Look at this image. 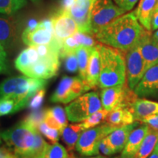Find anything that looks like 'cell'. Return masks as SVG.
<instances>
[{
	"instance_id": "cell-1",
	"label": "cell",
	"mask_w": 158,
	"mask_h": 158,
	"mask_svg": "<svg viewBox=\"0 0 158 158\" xmlns=\"http://www.w3.org/2000/svg\"><path fill=\"white\" fill-rule=\"evenodd\" d=\"M145 29L139 23L134 12L124 14L94 35L98 43L127 52L139 42Z\"/></svg>"
},
{
	"instance_id": "cell-2",
	"label": "cell",
	"mask_w": 158,
	"mask_h": 158,
	"mask_svg": "<svg viewBox=\"0 0 158 158\" xmlns=\"http://www.w3.org/2000/svg\"><path fill=\"white\" fill-rule=\"evenodd\" d=\"M0 138L21 158H37L48 144L38 130L23 120L0 133Z\"/></svg>"
},
{
	"instance_id": "cell-3",
	"label": "cell",
	"mask_w": 158,
	"mask_h": 158,
	"mask_svg": "<svg viewBox=\"0 0 158 158\" xmlns=\"http://www.w3.org/2000/svg\"><path fill=\"white\" fill-rule=\"evenodd\" d=\"M97 48L100 59L99 87L105 89L125 84L126 64L122 51L100 43Z\"/></svg>"
},
{
	"instance_id": "cell-4",
	"label": "cell",
	"mask_w": 158,
	"mask_h": 158,
	"mask_svg": "<svg viewBox=\"0 0 158 158\" xmlns=\"http://www.w3.org/2000/svg\"><path fill=\"white\" fill-rule=\"evenodd\" d=\"M45 79L27 76L10 77L0 84V98H11L16 102L18 110L27 107L31 98L45 89L47 85Z\"/></svg>"
},
{
	"instance_id": "cell-5",
	"label": "cell",
	"mask_w": 158,
	"mask_h": 158,
	"mask_svg": "<svg viewBox=\"0 0 158 158\" xmlns=\"http://www.w3.org/2000/svg\"><path fill=\"white\" fill-rule=\"evenodd\" d=\"M126 11L114 5L112 0H94L90 13V26L94 35Z\"/></svg>"
},
{
	"instance_id": "cell-6",
	"label": "cell",
	"mask_w": 158,
	"mask_h": 158,
	"mask_svg": "<svg viewBox=\"0 0 158 158\" xmlns=\"http://www.w3.org/2000/svg\"><path fill=\"white\" fill-rule=\"evenodd\" d=\"M102 109L103 108L99 94L91 92L83 94L71 102L65 108V111L70 122H80Z\"/></svg>"
},
{
	"instance_id": "cell-7",
	"label": "cell",
	"mask_w": 158,
	"mask_h": 158,
	"mask_svg": "<svg viewBox=\"0 0 158 158\" xmlns=\"http://www.w3.org/2000/svg\"><path fill=\"white\" fill-rule=\"evenodd\" d=\"M116 129V127L105 123L98 127L84 130L76 143V151L83 156L99 155L100 142Z\"/></svg>"
},
{
	"instance_id": "cell-8",
	"label": "cell",
	"mask_w": 158,
	"mask_h": 158,
	"mask_svg": "<svg viewBox=\"0 0 158 158\" xmlns=\"http://www.w3.org/2000/svg\"><path fill=\"white\" fill-rule=\"evenodd\" d=\"M55 37L52 19L37 21L32 19L22 33V40L29 46L48 45Z\"/></svg>"
},
{
	"instance_id": "cell-9",
	"label": "cell",
	"mask_w": 158,
	"mask_h": 158,
	"mask_svg": "<svg viewBox=\"0 0 158 158\" xmlns=\"http://www.w3.org/2000/svg\"><path fill=\"white\" fill-rule=\"evenodd\" d=\"M90 89L88 84L80 77L64 76L51 97V101L67 104Z\"/></svg>"
},
{
	"instance_id": "cell-10",
	"label": "cell",
	"mask_w": 158,
	"mask_h": 158,
	"mask_svg": "<svg viewBox=\"0 0 158 158\" xmlns=\"http://www.w3.org/2000/svg\"><path fill=\"white\" fill-rule=\"evenodd\" d=\"M138 97L124 84L119 86L102 89L100 99L102 108L105 110L111 111L118 107H130Z\"/></svg>"
},
{
	"instance_id": "cell-11",
	"label": "cell",
	"mask_w": 158,
	"mask_h": 158,
	"mask_svg": "<svg viewBox=\"0 0 158 158\" xmlns=\"http://www.w3.org/2000/svg\"><path fill=\"white\" fill-rule=\"evenodd\" d=\"M59 51H53L39 59L23 73L26 76L35 78L49 79L56 76L60 67Z\"/></svg>"
},
{
	"instance_id": "cell-12",
	"label": "cell",
	"mask_w": 158,
	"mask_h": 158,
	"mask_svg": "<svg viewBox=\"0 0 158 158\" xmlns=\"http://www.w3.org/2000/svg\"><path fill=\"white\" fill-rule=\"evenodd\" d=\"M124 59L127 84L130 89L134 90L147 71L145 62L137 45L126 52Z\"/></svg>"
},
{
	"instance_id": "cell-13",
	"label": "cell",
	"mask_w": 158,
	"mask_h": 158,
	"mask_svg": "<svg viewBox=\"0 0 158 158\" xmlns=\"http://www.w3.org/2000/svg\"><path fill=\"white\" fill-rule=\"evenodd\" d=\"M54 25L55 38L62 43V41L79 31L78 25L68 12L59 10L51 18Z\"/></svg>"
},
{
	"instance_id": "cell-14",
	"label": "cell",
	"mask_w": 158,
	"mask_h": 158,
	"mask_svg": "<svg viewBox=\"0 0 158 158\" xmlns=\"http://www.w3.org/2000/svg\"><path fill=\"white\" fill-rule=\"evenodd\" d=\"M133 92L140 98H158V64L146 71Z\"/></svg>"
},
{
	"instance_id": "cell-15",
	"label": "cell",
	"mask_w": 158,
	"mask_h": 158,
	"mask_svg": "<svg viewBox=\"0 0 158 158\" xmlns=\"http://www.w3.org/2000/svg\"><path fill=\"white\" fill-rule=\"evenodd\" d=\"M93 2L94 0L76 1L68 11L76 22L81 32L92 35L90 26V13Z\"/></svg>"
},
{
	"instance_id": "cell-16",
	"label": "cell",
	"mask_w": 158,
	"mask_h": 158,
	"mask_svg": "<svg viewBox=\"0 0 158 158\" xmlns=\"http://www.w3.org/2000/svg\"><path fill=\"white\" fill-rule=\"evenodd\" d=\"M137 45L145 62L147 70L158 64V43L154 40L151 31L145 29Z\"/></svg>"
},
{
	"instance_id": "cell-17",
	"label": "cell",
	"mask_w": 158,
	"mask_h": 158,
	"mask_svg": "<svg viewBox=\"0 0 158 158\" xmlns=\"http://www.w3.org/2000/svg\"><path fill=\"white\" fill-rule=\"evenodd\" d=\"M18 38L15 20L9 15H0V43L5 49L13 46Z\"/></svg>"
},
{
	"instance_id": "cell-18",
	"label": "cell",
	"mask_w": 158,
	"mask_h": 158,
	"mask_svg": "<svg viewBox=\"0 0 158 158\" xmlns=\"http://www.w3.org/2000/svg\"><path fill=\"white\" fill-rule=\"evenodd\" d=\"M149 129L147 124H142L131 132L127 143L122 150V158H133L135 155Z\"/></svg>"
},
{
	"instance_id": "cell-19",
	"label": "cell",
	"mask_w": 158,
	"mask_h": 158,
	"mask_svg": "<svg viewBox=\"0 0 158 158\" xmlns=\"http://www.w3.org/2000/svg\"><path fill=\"white\" fill-rule=\"evenodd\" d=\"M138 125L139 122H135L133 124L116 128L111 133L106 136V141L115 153L122 152L127 143L130 134Z\"/></svg>"
},
{
	"instance_id": "cell-20",
	"label": "cell",
	"mask_w": 158,
	"mask_h": 158,
	"mask_svg": "<svg viewBox=\"0 0 158 158\" xmlns=\"http://www.w3.org/2000/svg\"><path fill=\"white\" fill-rule=\"evenodd\" d=\"M135 122H141L149 116L158 114V102L138 98L130 106Z\"/></svg>"
},
{
	"instance_id": "cell-21",
	"label": "cell",
	"mask_w": 158,
	"mask_h": 158,
	"mask_svg": "<svg viewBox=\"0 0 158 158\" xmlns=\"http://www.w3.org/2000/svg\"><path fill=\"white\" fill-rule=\"evenodd\" d=\"M67 116L64 108L60 106H56L46 109L43 122L48 127L59 130V133L62 134L64 128L68 126Z\"/></svg>"
},
{
	"instance_id": "cell-22",
	"label": "cell",
	"mask_w": 158,
	"mask_h": 158,
	"mask_svg": "<svg viewBox=\"0 0 158 158\" xmlns=\"http://www.w3.org/2000/svg\"><path fill=\"white\" fill-rule=\"evenodd\" d=\"M135 122L130 107H118L109 112L105 123L118 128Z\"/></svg>"
},
{
	"instance_id": "cell-23",
	"label": "cell",
	"mask_w": 158,
	"mask_h": 158,
	"mask_svg": "<svg viewBox=\"0 0 158 158\" xmlns=\"http://www.w3.org/2000/svg\"><path fill=\"white\" fill-rule=\"evenodd\" d=\"M156 7L157 0H140L137 9L134 11L138 21L147 31H152L151 20Z\"/></svg>"
},
{
	"instance_id": "cell-24",
	"label": "cell",
	"mask_w": 158,
	"mask_h": 158,
	"mask_svg": "<svg viewBox=\"0 0 158 158\" xmlns=\"http://www.w3.org/2000/svg\"><path fill=\"white\" fill-rule=\"evenodd\" d=\"M100 73V59L98 48L94 47L91 54L86 72V83L89 88L94 89L98 86L99 78Z\"/></svg>"
},
{
	"instance_id": "cell-25",
	"label": "cell",
	"mask_w": 158,
	"mask_h": 158,
	"mask_svg": "<svg viewBox=\"0 0 158 158\" xmlns=\"http://www.w3.org/2000/svg\"><path fill=\"white\" fill-rule=\"evenodd\" d=\"M38 54L35 46H29V48L21 51L15 60V67L18 70L23 74L31 65H33L39 59Z\"/></svg>"
},
{
	"instance_id": "cell-26",
	"label": "cell",
	"mask_w": 158,
	"mask_h": 158,
	"mask_svg": "<svg viewBox=\"0 0 158 158\" xmlns=\"http://www.w3.org/2000/svg\"><path fill=\"white\" fill-rule=\"evenodd\" d=\"M84 130L81 123L69 124L64 128L61 135L68 152H71L75 149L77 142Z\"/></svg>"
},
{
	"instance_id": "cell-27",
	"label": "cell",
	"mask_w": 158,
	"mask_h": 158,
	"mask_svg": "<svg viewBox=\"0 0 158 158\" xmlns=\"http://www.w3.org/2000/svg\"><path fill=\"white\" fill-rule=\"evenodd\" d=\"M158 141V131L149 129L147 135L144 138L141 147L138 150L134 158H148L155 149Z\"/></svg>"
},
{
	"instance_id": "cell-28",
	"label": "cell",
	"mask_w": 158,
	"mask_h": 158,
	"mask_svg": "<svg viewBox=\"0 0 158 158\" xmlns=\"http://www.w3.org/2000/svg\"><path fill=\"white\" fill-rule=\"evenodd\" d=\"M93 49L94 48H86V47H79L76 50L78 62L79 77L85 82H86L89 61L90 56L92 54Z\"/></svg>"
},
{
	"instance_id": "cell-29",
	"label": "cell",
	"mask_w": 158,
	"mask_h": 158,
	"mask_svg": "<svg viewBox=\"0 0 158 158\" xmlns=\"http://www.w3.org/2000/svg\"><path fill=\"white\" fill-rule=\"evenodd\" d=\"M37 158H69L65 148L58 143L48 144L43 152Z\"/></svg>"
},
{
	"instance_id": "cell-30",
	"label": "cell",
	"mask_w": 158,
	"mask_h": 158,
	"mask_svg": "<svg viewBox=\"0 0 158 158\" xmlns=\"http://www.w3.org/2000/svg\"><path fill=\"white\" fill-rule=\"evenodd\" d=\"M27 4L26 0H0V13L13 15Z\"/></svg>"
},
{
	"instance_id": "cell-31",
	"label": "cell",
	"mask_w": 158,
	"mask_h": 158,
	"mask_svg": "<svg viewBox=\"0 0 158 158\" xmlns=\"http://www.w3.org/2000/svg\"><path fill=\"white\" fill-rule=\"evenodd\" d=\"M109 112L110 111L105 110L103 108V109L98 110V111L95 112L94 114H92L86 119L82 122L81 124L84 130L95 127L96 126L102 124V122L105 123L106 118L107 117L108 114H109Z\"/></svg>"
},
{
	"instance_id": "cell-32",
	"label": "cell",
	"mask_w": 158,
	"mask_h": 158,
	"mask_svg": "<svg viewBox=\"0 0 158 158\" xmlns=\"http://www.w3.org/2000/svg\"><path fill=\"white\" fill-rule=\"evenodd\" d=\"M46 109H38L36 110H31L23 119L26 123H27L32 127L38 130L39 125L43 122Z\"/></svg>"
},
{
	"instance_id": "cell-33",
	"label": "cell",
	"mask_w": 158,
	"mask_h": 158,
	"mask_svg": "<svg viewBox=\"0 0 158 158\" xmlns=\"http://www.w3.org/2000/svg\"><path fill=\"white\" fill-rule=\"evenodd\" d=\"M73 37L76 40L77 42L79 43L81 47H86V48H94L98 44L94 35L78 31L76 34L73 35Z\"/></svg>"
},
{
	"instance_id": "cell-34",
	"label": "cell",
	"mask_w": 158,
	"mask_h": 158,
	"mask_svg": "<svg viewBox=\"0 0 158 158\" xmlns=\"http://www.w3.org/2000/svg\"><path fill=\"white\" fill-rule=\"evenodd\" d=\"M38 131L40 132V133L44 135L52 144L58 143L61 133H59V130L48 127L44 122H43L39 125Z\"/></svg>"
},
{
	"instance_id": "cell-35",
	"label": "cell",
	"mask_w": 158,
	"mask_h": 158,
	"mask_svg": "<svg viewBox=\"0 0 158 158\" xmlns=\"http://www.w3.org/2000/svg\"><path fill=\"white\" fill-rule=\"evenodd\" d=\"M19 111L16 102L11 98H0V116Z\"/></svg>"
},
{
	"instance_id": "cell-36",
	"label": "cell",
	"mask_w": 158,
	"mask_h": 158,
	"mask_svg": "<svg viewBox=\"0 0 158 158\" xmlns=\"http://www.w3.org/2000/svg\"><path fill=\"white\" fill-rule=\"evenodd\" d=\"M61 59L64 60V68L68 72L73 73L78 70V58L76 51L67 53Z\"/></svg>"
},
{
	"instance_id": "cell-37",
	"label": "cell",
	"mask_w": 158,
	"mask_h": 158,
	"mask_svg": "<svg viewBox=\"0 0 158 158\" xmlns=\"http://www.w3.org/2000/svg\"><path fill=\"white\" fill-rule=\"evenodd\" d=\"M45 94V88L40 90L39 92H37V93L31 98V100H29L27 107L31 110H36L40 109V107L42 106V105L43 103V100H44Z\"/></svg>"
},
{
	"instance_id": "cell-38",
	"label": "cell",
	"mask_w": 158,
	"mask_h": 158,
	"mask_svg": "<svg viewBox=\"0 0 158 158\" xmlns=\"http://www.w3.org/2000/svg\"><path fill=\"white\" fill-rule=\"evenodd\" d=\"M8 72L7 54L5 48L0 43V73H5Z\"/></svg>"
},
{
	"instance_id": "cell-39",
	"label": "cell",
	"mask_w": 158,
	"mask_h": 158,
	"mask_svg": "<svg viewBox=\"0 0 158 158\" xmlns=\"http://www.w3.org/2000/svg\"><path fill=\"white\" fill-rule=\"evenodd\" d=\"M99 152L102 154V155L104 156H110L116 154L115 152L110 147V146L106 141V138L102 140L100 145H99Z\"/></svg>"
},
{
	"instance_id": "cell-40",
	"label": "cell",
	"mask_w": 158,
	"mask_h": 158,
	"mask_svg": "<svg viewBox=\"0 0 158 158\" xmlns=\"http://www.w3.org/2000/svg\"><path fill=\"white\" fill-rule=\"evenodd\" d=\"M118 7L124 11H130L133 8L138 0H114Z\"/></svg>"
},
{
	"instance_id": "cell-41",
	"label": "cell",
	"mask_w": 158,
	"mask_h": 158,
	"mask_svg": "<svg viewBox=\"0 0 158 158\" xmlns=\"http://www.w3.org/2000/svg\"><path fill=\"white\" fill-rule=\"evenodd\" d=\"M141 122L142 124H147L150 129L158 131V114L149 116L142 120Z\"/></svg>"
},
{
	"instance_id": "cell-42",
	"label": "cell",
	"mask_w": 158,
	"mask_h": 158,
	"mask_svg": "<svg viewBox=\"0 0 158 158\" xmlns=\"http://www.w3.org/2000/svg\"><path fill=\"white\" fill-rule=\"evenodd\" d=\"M0 158H21L8 147H0Z\"/></svg>"
},
{
	"instance_id": "cell-43",
	"label": "cell",
	"mask_w": 158,
	"mask_h": 158,
	"mask_svg": "<svg viewBox=\"0 0 158 158\" xmlns=\"http://www.w3.org/2000/svg\"><path fill=\"white\" fill-rule=\"evenodd\" d=\"M151 27L152 30L156 31L158 29V6L155 7L154 10L152 17L151 20Z\"/></svg>"
},
{
	"instance_id": "cell-44",
	"label": "cell",
	"mask_w": 158,
	"mask_h": 158,
	"mask_svg": "<svg viewBox=\"0 0 158 158\" xmlns=\"http://www.w3.org/2000/svg\"><path fill=\"white\" fill-rule=\"evenodd\" d=\"M75 2H76V0H62L60 10L68 12Z\"/></svg>"
},
{
	"instance_id": "cell-45",
	"label": "cell",
	"mask_w": 158,
	"mask_h": 158,
	"mask_svg": "<svg viewBox=\"0 0 158 158\" xmlns=\"http://www.w3.org/2000/svg\"><path fill=\"white\" fill-rule=\"evenodd\" d=\"M148 158H158V150L154 149L152 153L148 157Z\"/></svg>"
},
{
	"instance_id": "cell-46",
	"label": "cell",
	"mask_w": 158,
	"mask_h": 158,
	"mask_svg": "<svg viewBox=\"0 0 158 158\" xmlns=\"http://www.w3.org/2000/svg\"><path fill=\"white\" fill-rule=\"evenodd\" d=\"M152 37L154 40L156 41V42L158 43V29L155 31V33L152 35Z\"/></svg>"
},
{
	"instance_id": "cell-47",
	"label": "cell",
	"mask_w": 158,
	"mask_h": 158,
	"mask_svg": "<svg viewBox=\"0 0 158 158\" xmlns=\"http://www.w3.org/2000/svg\"><path fill=\"white\" fill-rule=\"evenodd\" d=\"M86 158H110V157H106V156H104V155H98V156H95V157H86ZM113 158H118V157H113Z\"/></svg>"
},
{
	"instance_id": "cell-48",
	"label": "cell",
	"mask_w": 158,
	"mask_h": 158,
	"mask_svg": "<svg viewBox=\"0 0 158 158\" xmlns=\"http://www.w3.org/2000/svg\"><path fill=\"white\" fill-rule=\"evenodd\" d=\"M155 149L158 150V141H157V144H156V147H155Z\"/></svg>"
},
{
	"instance_id": "cell-49",
	"label": "cell",
	"mask_w": 158,
	"mask_h": 158,
	"mask_svg": "<svg viewBox=\"0 0 158 158\" xmlns=\"http://www.w3.org/2000/svg\"><path fill=\"white\" fill-rule=\"evenodd\" d=\"M157 5L158 6V0H157Z\"/></svg>"
},
{
	"instance_id": "cell-50",
	"label": "cell",
	"mask_w": 158,
	"mask_h": 158,
	"mask_svg": "<svg viewBox=\"0 0 158 158\" xmlns=\"http://www.w3.org/2000/svg\"><path fill=\"white\" fill-rule=\"evenodd\" d=\"M31 1H37V0H31Z\"/></svg>"
},
{
	"instance_id": "cell-51",
	"label": "cell",
	"mask_w": 158,
	"mask_h": 158,
	"mask_svg": "<svg viewBox=\"0 0 158 158\" xmlns=\"http://www.w3.org/2000/svg\"><path fill=\"white\" fill-rule=\"evenodd\" d=\"M133 158H134V157H133Z\"/></svg>"
},
{
	"instance_id": "cell-52",
	"label": "cell",
	"mask_w": 158,
	"mask_h": 158,
	"mask_svg": "<svg viewBox=\"0 0 158 158\" xmlns=\"http://www.w3.org/2000/svg\"><path fill=\"white\" fill-rule=\"evenodd\" d=\"M121 158H122V157H121Z\"/></svg>"
}]
</instances>
